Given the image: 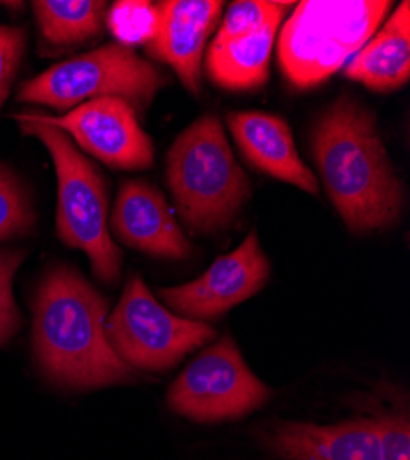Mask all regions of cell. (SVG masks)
<instances>
[{
    "instance_id": "6da1fadb",
    "label": "cell",
    "mask_w": 410,
    "mask_h": 460,
    "mask_svg": "<svg viewBox=\"0 0 410 460\" xmlns=\"http://www.w3.org/2000/svg\"><path fill=\"white\" fill-rule=\"evenodd\" d=\"M311 142L327 196L352 233L383 230L399 221L403 184L374 112L343 94L318 117Z\"/></svg>"
},
{
    "instance_id": "7a4b0ae2",
    "label": "cell",
    "mask_w": 410,
    "mask_h": 460,
    "mask_svg": "<svg viewBox=\"0 0 410 460\" xmlns=\"http://www.w3.org/2000/svg\"><path fill=\"white\" fill-rule=\"evenodd\" d=\"M107 300L68 265L45 273L33 300V352L63 389H100L133 377L105 333Z\"/></svg>"
},
{
    "instance_id": "3957f363",
    "label": "cell",
    "mask_w": 410,
    "mask_h": 460,
    "mask_svg": "<svg viewBox=\"0 0 410 460\" xmlns=\"http://www.w3.org/2000/svg\"><path fill=\"white\" fill-rule=\"evenodd\" d=\"M166 177L179 216L192 234L227 228L250 198L249 177L212 112L177 137L168 153Z\"/></svg>"
},
{
    "instance_id": "277c9868",
    "label": "cell",
    "mask_w": 410,
    "mask_h": 460,
    "mask_svg": "<svg viewBox=\"0 0 410 460\" xmlns=\"http://www.w3.org/2000/svg\"><path fill=\"white\" fill-rule=\"evenodd\" d=\"M294 6L278 40V59L294 87L311 89L359 54L392 3L306 0Z\"/></svg>"
},
{
    "instance_id": "5b68a950",
    "label": "cell",
    "mask_w": 410,
    "mask_h": 460,
    "mask_svg": "<svg viewBox=\"0 0 410 460\" xmlns=\"http://www.w3.org/2000/svg\"><path fill=\"white\" fill-rule=\"evenodd\" d=\"M50 151L57 175V236L72 249L83 251L94 275L115 284L122 270V251L109 230V188L101 172L56 126L19 122Z\"/></svg>"
},
{
    "instance_id": "8992f818",
    "label": "cell",
    "mask_w": 410,
    "mask_h": 460,
    "mask_svg": "<svg viewBox=\"0 0 410 460\" xmlns=\"http://www.w3.org/2000/svg\"><path fill=\"white\" fill-rule=\"evenodd\" d=\"M166 75L131 47L110 43L89 54L57 63L21 85L17 100L72 111L89 100L124 98L138 112L152 105Z\"/></svg>"
},
{
    "instance_id": "52a82bcc",
    "label": "cell",
    "mask_w": 410,
    "mask_h": 460,
    "mask_svg": "<svg viewBox=\"0 0 410 460\" xmlns=\"http://www.w3.org/2000/svg\"><path fill=\"white\" fill-rule=\"evenodd\" d=\"M105 333L127 367L153 372L175 367L215 337L206 323L166 310L138 275L127 279L120 302L107 315Z\"/></svg>"
},
{
    "instance_id": "ba28073f",
    "label": "cell",
    "mask_w": 410,
    "mask_h": 460,
    "mask_svg": "<svg viewBox=\"0 0 410 460\" xmlns=\"http://www.w3.org/2000/svg\"><path fill=\"white\" fill-rule=\"evenodd\" d=\"M273 398L243 361L231 337H222L203 350L173 381L168 405L199 424L240 420Z\"/></svg>"
},
{
    "instance_id": "9c48e42d",
    "label": "cell",
    "mask_w": 410,
    "mask_h": 460,
    "mask_svg": "<svg viewBox=\"0 0 410 460\" xmlns=\"http://www.w3.org/2000/svg\"><path fill=\"white\" fill-rule=\"evenodd\" d=\"M17 122L56 126L91 153L92 157L115 170H147L155 164L152 138L140 128L138 114L129 102L117 96L94 98L63 117H47L43 112H21Z\"/></svg>"
},
{
    "instance_id": "30bf717a",
    "label": "cell",
    "mask_w": 410,
    "mask_h": 460,
    "mask_svg": "<svg viewBox=\"0 0 410 460\" xmlns=\"http://www.w3.org/2000/svg\"><path fill=\"white\" fill-rule=\"evenodd\" d=\"M269 277L271 263L252 230L236 251L219 256L203 277L184 286L159 289V296L179 317L206 323L254 296Z\"/></svg>"
},
{
    "instance_id": "8fae6325",
    "label": "cell",
    "mask_w": 410,
    "mask_h": 460,
    "mask_svg": "<svg viewBox=\"0 0 410 460\" xmlns=\"http://www.w3.org/2000/svg\"><path fill=\"white\" fill-rule=\"evenodd\" d=\"M222 4L217 0H166L153 4V22L142 47L170 65L184 87L201 93L203 50Z\"/></svg>"
},
{
    "instance_id": "7c38bea8",
    "label": "cell",
    "mask_w": 410,
    "mask_h": 460,
    "mask_svg": "<svg viewBox=\"0 0 410 460\" xmlns=\"http://www.w3.org/2000/svg\"><path fill=\"white\" fill-rule=\"evenodd\" d=\"M109 230L124 245L152 256L180 260L192 252L166 198L142 179L120 186Z\"/></svg>"
},
{
    "instance_id": "4fadbf2b",
    "label": "cell",
    "mask_w": 410,
    "mask_h": 460,
    "mask_svg": "<svg viewBox=\"0 0 410 460\" xmlns=\"http://www.w3.org/2000/svg\"><path fill=\"white\" fill-rule=\"evenodd\" d=\"M266 446L285 460H379L374 418L335 426L282 421L266 433Z\"/></svg>"
},
{
    "instance_id": "5bb4252c",
    "label": "cell",
    "mask_w": 410,
    "mask_h": 460,
    "mask_svg": "<svg viewBox=\"0 0 410 460\" xmlns=\"http://www.w3.org/2000/svg\"><path fill=\"white\" fill-rule=\"evenodd\" d=\"M229 129L245 159L275 179L318 196V181L298 157L287 122L276 114L243 111L227 117Z\"/></svg>"
},
{
    "instance_id": "9a60e30c",
    "label": "cell",
    "mask_w": 410,
    "mask_h": 460,
    "mask_svg": "<svg viewBox=\"0 0 410 460\" xmlns=\"http://www.w3.org/2000/svg\"><path fill=\"white\" fill-rule=\"evenodd\" d=\"M350 80L364 87L390 93L410 78V4L401 3L392 17L359 50L346 68Z\"/></svg>"
},
{
    "instance_id": "2e32d148",
    "label": "cell",
    "mask_w": 410,
    "mask_h": 460,
    "mask_svg": "<svg viewBox=\"0 0 410 460\" xmlns=\"http://www.w3.org/2000/svg\"><path fill=\"white\" fill-rule=\"evenodd\" d=\"M284 19L271 21L257 31L225 45H210L206 70L210 80L227 91H250L269 78V59L276 31Z\"/></svg>"
},
{
    "instance_id": "e0dca14e",
    "label": "cell",
    "mask_w": 410,
    "mask_h": 460,
    "mask_svg": "<svg viewBox=\"0 0 410 460\" xmlns=\"http://www.w3.org/2000/svg\"><path fill=\"white\" fill-rule=\"evenodd\" d=\"M41 35L54 47L80 45L103 28L105 3L100 0H35L31 4Z\"/></svg>"
},
{
    "instance_id": "ac0fdd59",
    "label": "cell",
    "mask_w": 410,
    "mask_h": 460,
    "mask_svg": "<svg viewBox=\"0 0 410 460\" xmlns=\"http://www.w3.org/2000/svg\"><path fill=\"white\" fill-rule=\"evenodd\" d=\"M35 214L30 194L21 179L0 163V242L28 234Z\"/></svg>"
},
{
    "instance_id": "d6986e66",
    "label": "cell",
    "mask_w": 410,
    "mask_h": 460,
    "mask_svg": "<svg viewBox=\"0 0 410 460\" xmlns=\"http://www.w3.org/2000/svg\"><path fill=\"white\" fill-rule=\"evenodd\" d=\"M291 6H294V3H264V0H241V3H234L215 35L214 45L238 41L241 37L257 31L271 21L284 19Z\"/></svg>"
},
{
    "instance_id": "ffe728a7",
    "label": "cell",
    "mask_w": 410,
    "mask_h": 460,
    "mask_svg": "<svg viewBox=\"0 0 410 460\" xmlns=\"http://www.w3.org/2000/svg\"><path fill=\"white\" fill-rule=\"evenodd\" d=\"M24 258V249L0 251V347L10 342L22 326V317L13 298V279Z\"/></svg>"
},
{
    "instance_id": "44dd1931",
    "label": "cell",
    "mask_w": 410,
    "mask_h": 460,
    "mask_svg": "<svg viewBox=\"0 0 410 460\" xmlns=\"http://www.w3.org/2000/svg\"><path fill=\"white\" fill-rule=\"evenodd\" d=\"M153 3H117L109 10L107 26L120 41V45L131 47L142 45L152 30Z\"/></svg>"
},
{
    "instance_id": "7402d4cb",
    "label": "cell",
    "mask_w": 410,
    "mask_h": 460,
    "mask_svg": "<svg viewBox=\"0 0 410 460\" xmlns=\"http://www.w3.org/2000/svg\"><path fill=\"white\" fill-rule=\"evenodd\" d=\"M376 420L379 460H410V424L399 411L381 412Z\"/></svg>"
},
{
    "instance_id": "603a6c76",
    "label": "cell",
    "mask_w": 410,
    "mask_h": 460,
    "mask_svg": "<svg viewBox=\"0 0 410 460\" xmlns=\"http://www.w3.org/2000/svg\"><path fill=\"white\" fill-rule=\"evenodd\" d=\"M26 50V31L0 24V109H3Z\"/></svg>"
}]
</instances>
